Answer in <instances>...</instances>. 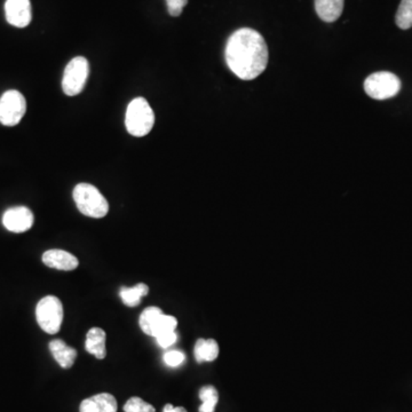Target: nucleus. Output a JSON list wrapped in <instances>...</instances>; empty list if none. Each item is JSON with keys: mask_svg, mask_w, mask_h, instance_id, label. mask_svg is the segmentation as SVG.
I'll use <instances>...</instances> for the list:
<instances>
[{"mask_svg": "<svg viewBox=\"0 0 412 412\" xmlns=\"http://www.w3.org/2000/svg\"><path fill=\"white\" fill-rule=\"evenodd\" d=\"M43 262L45 266L54 268L58 271H75L78 267L79 261L73 254L63 250H48L43 254Z\"/></svg>", "mask_w": 412, "mask_h": 412, "instance_id": "nucleus-10", "label": "nucleus"}, {"mask_svg": "<svg viewBox=\"0 0 412 412\" xmlns=\"http://www.w3.org/2000/svg\"><path fill=\"white\" fill-rule=\"evenodd\" d=\"M401 80L398 76L388 71L374 72L364 82V91L374 100H387L398 95Z\"/></svg>", "mask_w": 412, "mask_h": 412, "instance_id": "nucleus-5", "label": "nucleus"}, {"mask_svg": "<svg viewBox=\"0 0 412 412\" xmlns=\"http://www.w3.org/2000/svg\"><path fill=\"white\" fill-rule=\"evenodd\" d=\"M34 213L25 206H16L3 213V225L12 233H24L34 226Z\"/></svg>", "mask_w": 412, "mask_h": 412, "instance_id": "nucleus-8", "label": "nucleus"}, {"mask_svg": "<svg viewBox=\"0 0 412 412\" xmlns=\"http://www.w3.org/2000/svg\"><path fill=\"white\" fill-rule=\"evenodd\" d=\"M199 398L202 400V405L199 407V412H214L219 401L218 391L213 386H204L199 391Z\"/></svg>", "mask_w": 412, "mask_h": 412, "instance_id": "nucleus-18", "label": "nucleus"}, {"mask_svg": "<svg viewBox=\"0 0 412 412\" xmlns=\"http://www.w3.org/2000/svg\"><path fill=\"white\" fill-rule=\"evenodd\" d=\"M85 348L98 360H103L106 355V332L100 328H92L86 336Z\"/></svg>", "mask_w": 412, "mask_h": 412, "instance_id": "nucleus-14", "label": "nucleus"}, {"mask_svg": "<svg viewBox=\"0 0 412 412\" xmlns=\"http://www.w3.org/2000/svg\"><path fill=\"white\" fill-rule=\"evenodd\" d=\"M154 124V111L144 98H135L127 106L125 126L133 137H146L150 133Z\"/></svg>", "mask_w": 412, "mask_h": 412, "instance_id": "nucleus-2", "label": "nucleus"}, {"mask_svg": "<svg viewBox=\"0 0 412 412\" xmlns=\"http://www.w3.org/2000/svg\"><path fill=\"white\" fill-rule=\"evenodd\" d=\"M73 199L79 212L84 216L100 219L106 216L109 204L99 189L89 183H78L73 189Z\"/></svg>", "mask_w": 412, "mask_h": 412, "instance_id": "nucleus-3", "label": "nucleus"}, {"mask_svg": "<svg viewBox=\"0 0 412 412\" xmlns=\"http://www.w3.org/2000/svg\"><path fill=\"white\" fill-rule=\"evenodd\" d=\"M345 0H315L316 13L328 23L338 20L343 10Z\"/></svg>", "mask_w": 412, "mask_h": 412, "instance_id": "nucleus-13", "label": "nucleus"}, {"mask_svg": "<svg viewBox=\"0 0 412 412\" xmlns=\"http://www.w3.org/2000/svg\"><path fill=\"white\" fill-rule=\"evenodd\" d=\"M124 411L125 412H156L154 407L144 402L142 398H130L124 405Z\"/></svg>", "mask_w": 412, "mask_h": 412, "instance_id": "nucleus-20", "label": "nucleus"}, {"mask_svg": "<svg viewBox=\"0 0 412 412\" xmlns=\"http://www.w3.org/2000/svg\"><path fill=\"white\" fill-rule=\"evenodd\" d=\"M5 14L7 22L13 27H27L32 19L30 0H6Z\"/></svg>", "mask_w": 412, "mask_h": 412, "instance_id": "nucleus-9", "label": "nucleus"}, {"mask_svg": "<svg viewBox=\"0 0 412 412\" xmlns=\"http://www.w3.org/2000/svg\"><path fill=\"white\" fill-rule=\"evenodd\" d=\"M395 22L402 30H408L412 27V0H401Z\"/></svg>", "mask_w": 412, "mask_h": 412, "instance_id": "nucleus-19", "label": "nucleus"}, {"mask_svg": "<svg viewBox=\"0 0 412 412\" xmlns=\"http://www.w3.org/2000/svg\"><path fill=\"white\" fill-rule=\"evenodd\" d=\"M79 412H117V401L109 393H101L80 403Z\"/></svg>", "mask_w": 412, "mask_h": 412, "instance_id": "nucleus-11", "label": "nucleus"}, {"mask_svg": "<svg viewBox=\"0 0 412 412\" xmlns=\"http://www.w3.org/2000/svg\"><path fill=\"white\" fill-rule=\"evenodd\" d=\"M163 412H187L185 408H182V407H178V408H174L172 404H166L164 407V410Z\"/></svg>", "mask_w": 412, "mask_h": 412, "instance_id": "nucleus-24", "label": "nucleus"}, {"mask_svg": "<svg viewBox=\"0 0 412 412\" xmlns=\"http://www.w3.org/2000/svg\"><path fill=\"white\" fill-rule=\"evenodd\" d=\"M225 55L228 68L243 80L257 78L267 68V44L258 31L250 27L238 29L230 36Z\"/></svg>", "mask_w": 412, "mask_h": 412, "instance_id": "nucleus-1", "label": "nucleus"}, {"mask_svg": "<svg viewBox=\"0 0 412 412\" xmlns=\"http://www.w3.org/2000/svg\"><path fill=\"white\" fill-rule=\"evenodd\" d=\"M168 3V13L171 16H179L181 15L182 10L185 5L188 3V0H166Z\"/></svg>", "mask_w": 412, "mask_h": 412, "instance_id": "nucleus-23", "label": "nucleus"}, {"mask_svg": "<svg viewBox=\"0 0 412 412\" xmlns=\"http://www.w3.org/2000/svg\"><path fill=\"white\" fill-rule=\"evenodd\" d=\"M185 354L180 350H171L164 355V362L168 367H176L185 362Z\"/></svg>", "mask_w": 412, "mask_h": 412, "instance_id": "nucleus-21", "label": "nucleus"}, {"mask_svg": "<svg viewBox=\"0 0 412 412\" xmlns=\"http://www.w3.org/2000/svg\"><path fill=\"white\" fill-rule=\"evenodd\" d=\"M89 62L82 56L72 58L65 67L63 78H62V89L69 96H75L82 92L85 87L86 80L89 78Z\"/></svg>", "mask_w": 412, "mask_h": 412, "instance_id": "nucleus-6", "label": "nucleus"}, {"mask_svg": "<svg viewBox=\"0 0 412 412\" xmlns=\"http://www.w3.org/2000/svg\"><path fill=\"white\" fill-rule=\"evenodd\" d=\"M161 315L163 312L158 307H148L144 309L139 319L141 330L148 336H154V329Z\"/></svg>", "mask_w": 412, "mask_h": 412, "instance_id": "nucleus-17", "label": "nucleus"}, {"mask_svg": "<svg viewBox=\"0 0 412 412\" xmlns=\"http://www.w3.org/2000/svg\"><path fill=\"white\" fill-rule=\"evenodd\" d=\"M63 316L62 302L54 295H47L38 302L36 307L38 325L48 334H55L60 331Z\"/></svg>", "mask_w": 412, "mask_h": 412, "instance_id": "nucleus-4", "label": "nucleus"}, {"mask_svg": "<svg viewBox=\"0 0 412 412\" xmlns=\"http://www.w3.org/2000/svg\"><path fill=\"white\" fill-rule=\"evenodd\" d=\"M49 350L54 360L63 369H69L75 363L77 357V350L70 347L61 339L52 340L49 343Z\"/></svg>", "mask_w": 412, "mask_h": 412, "instance_id": "nucleus-12", "label": "nucleus"}, {"mask_svg": "<svg viewBox=\"0 0 412 412\" xmlns=\"http://www.w3.org/2000/svg\"><path fill=\"white\" fill-rule=\"evenodd\" d=\"M219 355V345L214 339L197 340L195 345V358L198 363L212 362Z\"/></svg>", "mask_w": 412, "mask_h": 412, "instance_id": "nucleus-15", "label": "nucleus"}, {"mask_svg": "<svg viewBox=\"0 0 412 412\" xmlns=\"http://www.w3.org/2000/svg\"><path fill=\"white\" fill-rule=\"evenodd\" d=\"M149 292V288L144 283L134 285L133 288H120L119 295L124 305L127 307H137L140 305L141 299L146 297Z\"/></svg>", "mask_w": 412, "mask_h": 412, "instance_id": "nucleus-16", "label": "nucleus"}, {"mask_svg": "<svg viewBox=\"0 0 412 412\" xmlns=\"http://www.w3.org/2000/svg\"><path fill=\"white\" fill-rule=\"evenodd\" d=\"M154 339L157 340V343L161 348H168L172 345H174L178 339V336L175 331H168V332L161 333L159 336H156Z\"/></svg>", "mask_w": 412, "mask_h": 412, "instance_id": "nucleus-22", "label": "nucleus"}, {"mask_svg": "<svg viewBox=\"0 0 412 412\" xmlns=\"http://www.w3.org/2000/svg\"><path fill=\"white\" fill-rule=\"evenodd\" d=\"M27 111V101L19 91L10 89L0 98V123L3 126H15Z\"/></svg>", "mask_w": 412, "mask_h": 412, "instance_id": "nucleus-7", "label": "nucleus"}]
</instances>
